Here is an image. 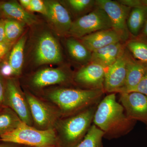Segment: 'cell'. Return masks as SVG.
Segmentation results:
<instances>
[{
    "label": "cell",
    "instance_id": "d6986e66",
    "mask_svg": "<svg viewBox=\"0 0 147 147\" xmlns=\"http://www.w3.org/2000/svg\"><path fill=\"white\" fill-rule=\"evenodd\" d=\"M147 20V6H140L131 9L127 20L129 33L132 37L141 34Z\"/></svg>",
    "mask_w": 147,
    "mask_h": 147
},
{
    "label": "cell",
    "instance_id": "83f0119b",
    "mask_svg": "<svg viewBox=\"0 0 147 147\" xmlns=\"http://www.w3.org/2000/svg\"><path fill=\"white\" fill-rule=\"evenodd\" d=\"M131 92H138L147 96V70L139 84Z\"/></svg>",
    "mask_w": 147,
    "mask_h": 147
},
{
    "label": "cell",
    "instance_id": "4fadbf2b",
    "mask_svg": "<svg viewBox=\"0 0 147 147\" xmlns=\"http://www.w3.org/2000/svg\"><path fill=\"white\" fill-rule=\"evenodd\" d=\"M81 42L92 52L105 46L121 42V38L113 29L102 30L83 37Z\"/></svg>",
    "mask_w": 147,
    "mask_h": 147
},
{
    "label": "cell",
    "instance_id": "74e56055",
    "mask_svg": "<svg viewBox=\"0 0 147 147\" xmlns=\"http://www.w3.org/2000/svg\"><path fill=\"white\" fill-rule=\"evenodd\" d=\"M53 147V146H41V147Z\"/></svg>",
    "mask_w": 147,
    "mask_h": 147
},
{
    "label": "cell",
    "instance_id": "9a60e30c",
    "mask_svg": "<svg viewBox=\"0 0 147 147\" xmlns=\"http://www.w3.org/2000/svg\"><path fill=\"white\" fill-rule=\"evenodd\" d=\"M70 76L59 69L46 68L37 72L33 76L32 84L35 88L62 84L69 81Z\"/></svg>",
    "mask_w": 147,
    "mask_h": 147
},
{
    "label": "cell",
    "instance_id": "e575fe53",
    "mask_svg": "<svg viewBox=\"0 0 147 147\" xmlns=\"http://www.w3.org/2000/svg\"><path fill=\"white\" fill-rule=\"evenodd\" d=\"M141 34L147 37V21H146V23H145L144 26L143 30H142Z\"/></svg>",
    "mask_w": 147,
    "mask_h": 147
},
{
    "label": "cell",
    "instance_id": "f35d334b",
    "mask_svg": "<svg viewBox=\"0 0 147 147\" xmlns=\"http://www.w3.org/2000/svg\"><path fill=\"white\" fill-rule=\"evenodd\" d=\"M1 13H0V17H1Z\"/></svg>",
    "mask_w": 147,
    "mask_h": 147
},
{
    "label": "cell",
    "instance_id": "f546056e",
    "mask_svg": "<svg viewBox=\"0 0 147 147\" xmlns=\"http://www.w3.org/2000/svg\"><path fill=\"white\" fill-rule=\"evenodd\" d=\"M118 2L122 4L131 9L144 5V1L139 0H121L118 1Z\"/></svg>",
    "mask_w": 147,
    "mask_h": 147
},
{
    "label": "cell",
    "instance_id": "277c9868",
    "mask_svg": "<svg viewBox=\"0 0 147 147\" xmlns=\"http://www.w3.org/2000/svg\"><path fill=\"white\" fill-rule=\"evenodd\" d=\"M0 141L34 147L59 144L57 134L53 128L38 129L23 122L13 131L1 135Z\"/></svg>",
    "mask_w": 147,
    "mask_h": 147
},
{
    "label": "cell",
    "instance_id": "52a82bcc",
    "mask_svg": "<svg viewBox=\"0 0 147 147\" xmlns=\"http://www.w3.org/2000/svg\"><path fill=\"white\" fill-rule=\"evenodd\" d=\"M5 94L4 106L11 109L24 123L31 126L32 118L26 96H24L15 80H6Z\"/></svg>",
    "mask_w": 147,
    "mask_h": 147
},
{
    "label": "cell",
    "instance_id": "7a4b0ae2",
    "mask_svg": "<svg viewBox=\"0 0 147 147\" xmlns=\"http://www.w3.org/2000/svg\"><path fill=\"white\" fill-rule=\"evenodd\" d=\"M103 90L61 88L48 93V98L64 117L72 115L98 105L105 94Z\"/></svg>",
    "mask_w": 147,
    "mask_h": 147
},
{
    "label": "cell",
    "instance_id": "7402d4cb",
    "mask_svg": "<svg viewBox=\"0 0 147 147\" xmlns=\"http://www.w3.org/2000/svg\"><path fill=\"white\" fill-rule=\"evenodd\" d=\"M26 37H21L13 46L10 53L8 63L13 70V75L21 74L24 60V50Z\"/></svg>",
    "mask_w": 147,
    "mask_h": 147
},
{
    "label": "cell",
    "instance_id": "ac0fdd59",
    "mask_svg": "<svg viewBox=\"0 0 147 147\" xmlns=\"http://www.w3.org/2000/svg\"><path fill=\"white\" fill-rule=\"evenodd\" d=\"M125 48L121 42L105 46L92 53L90 61L107 68L114 63Z\"/></svg>",
    "mask_w": 147,
    "mask_h": 147
},
{
    "label": "cell",
    "instance_id": "ba28073f",
    "mask_svg": "<svg viewBox=\"0 0 147 147\" xmlns=\"http://www.w3.org/2000/svg\"><path fill=\"white\" fill-rule=\"evenodd\" d=\"M130 53L126 47L116 61L106 69L104 90L108 93H120L125 84L127 66Z\"/></svg>",
    "mask_w": 147,
    "mask_h": 147
},
{
    "label": "cell",
    "instance_id": "1f68e13d",
    "mask_svg": "<svg viewBox=\"0 0 147 147\" xmlns=\"http://www.w3.org/2000/svg\"><path fill=\"white\" fill-rule=\"evenodd\" d=\"M0 73L3 77H9L13 75V70L9 63L5 64L2 66L0 69Z\"/></svg>",
    "mask_w": 147,
    "mask_h": 147
},
{
    "label": "cell",
    "instance_id": "cb8c5ba5",
    "mask_svg": "<svg viewBox=\"0 0 147 147\" xmlns=\"http://www.w3.org/2000/svg\"><path fill=\"white\" fill-rule=\"evenodd\" d=\"M104 136V133L92 124L84 139L75 147H103Z\"/></svg>",
    "mask_w": 147,
    "mask_h": 147
},
{
    "label": "cell",
    "instance_id": "ffe728a7",
    "mask_svg": "<svg viewBox=\"0 0 147 147\" xmlns=\"http://www.w3.org/2000/svg\"><path fill=\"white\" fill-rule=\"evenodd\" d=\"M125 47L137 60L147 65V37L142 34L131 36L126 41Z\"/></svg>",
    "mask_w": 147,
    "mask_h": 147
},
{
    "label": "cell",
    "instance_id": "2e32d148",
    "mask_svg": "<svg viewBox=\"0 0 147 147\" xmlns=\"http://www.w3.org/2000/svg\"><path fill=\"white\" fill-rule=\"evenodd\" d=\"M0 13L7 19H13L25 25L31 26L36 23V16L26 11L17 2H0Z\"/></svg>",
    "mask_w": 147,
    "mask_h": 147
},
{
    "label": "cell",
    "instance_id": "8992f818",
    "mask_svg": "<svg viewBox=\"0 0 147 147\" xmlns=\"http://www.w3.org/2000/svg\"><path fill=\"white\" fill-rule=\"evenodd\" d=\"M95 3L107 13L112 29L120 36L122 41L126 42L130 39L131 36L127 28V20L131 9L111 0H96Z\"/></svg>",
    "mask_w": 147,
    "mask_h": 147
},
{
    "label": "cell",
    "instance_id": "3957f363",
    "mask_svg": "<svg viewBox=\"0 0 147 147\" xmlns=\"http://www.w3.org/2000/svg\"><path fill=\"white\" fill-rule=\"evenodd\" d=\"M97 105L58 120L55 125L61 147H75L82 141L93 124Z\"/></svg>",
    "mask_w": 147,
    "mask_h": 147
},
{
    "label": "cell",
    "instance_id": "4dcf8cb0",
    "mask_svg": "<svg viewBox=\"0 0 147 147\" xmlns=\"http://www.w3.org/2000/svg\"><path fill=\"white\" fill-rule=\"evenodd\" d=\"M12 45L6 42H0V61L7 55Z\"/></svg>",
    "mask_w": 147,
    "mask_h": 147
},
{
    "label": "cell",
    "instance_id": "4316f807",
    "mask_svg": "<svg viewBox=\"0 0 147 147\" xmlns=\"http://www.w3.org/2000/svg\"><path fill=\"white\" fill-rule=\"evenodd\" d=\"M29 10L38 12L47 17V7L45 2L40 0H31Z\"/></svg>",
    "mask_w": 147,
    "mask_h": 147
},
{
    "label": "cell",
    "instance_id": "d590c367",
    "mask_svg": "<svg viewBox=\"0 0 147 147\" xmlns=\"http://www.w3.org/2000/svg\"><path fill=\"white\" fill-rule=\"evenodd\" d=\"M0 147H14L9 145L0 144Z\"/></svg>",
    "mask_w": 147,
    "mask_h": 147
},
{
    "label": "cell",
    "instance_id": "8fae6325",
    "mask_svg": "<svg viewBox=\"0 0 147 147\" xmlns=\"http://www.w3.org/2000/svg\"><path fill=\"white\" fill-rule=\"evenodd\" d=\"M120 94V102L129 118L147 123V96L138 92Z\"/></svg>",
    "mask_w": 147,
    "mask_h": 147
},
{
    "label": "cell",
    "instance_id": "e0dca14e",
    "mask_svg": "<svg viewBox=\"0 0 147 147\" xmlns=\"http://www.w3.org/2000/svg\"><path fill=\"white\" fill-rule=\"evenodd\" d=\"M147 70V65L137 60L130 53L127 66L125 84L120 93L131 92L139 84Z\"/></svg>",
    "mask_w": 147,
    "mask_h": 147
},
{
    "label": "cell",
    "instance_id": "484cf974",
    "mask_svg": "<svg viewBox=\"0 0 147 147\" xmlns=\"http://www.w3.org/2000/svg\"><path fill=\"white\" fill-rule=\"evenodd\" d=\"M67 1L71 8L77 11L85 10L94 2L91 0H69Z\"/></svg>",
    "mask_w": 147,
    "mask_h": 147
},
{
    "label": "cell",
    "instance_id": "7c38bea8",
    "mask_svg": "<svg viewBox=\"0 0 147 147\" xmlns=\"http://www.w3.org/2000/svg\"><path fill=\"white\" fill-rule=\"evenodd\" d=\"M106 69L99 64L90 62L76 72L74 80L85 89L104 90Z\"/></svg>",
    "mask_w": 147,
    "mask_h": 147
},
{
    "label": "cell",
    "instance_id": "5b68a950",
    "mask_svg": "<svg viewBox=\"0 0 147 147\" xmlns=\"http://www.w3.org/2000/svg\"><path fill=\"white\" fill-rule=\"evenodd\" d=\"M110 29H112L110 18L103 9L98 7L72 22L68 34L81 38L93 33Z\"/></svg>",
    "mask_w": 147,
    "mask_h": 147
},
{
    "label": "cell",
    "instance_id": "603a6c76",
    "mask_svg": "<svg viewBox=\"0 0 147 147\" xmlns=\"http://www.w3.org/2000/svg\"><path fill=\"white\" fill-rule=\"evenodd\" d=\"M66 45L69 55L75 60L81 62L90 61L92 53L81 42L74 38H69Z\"/></svg>",
    "mask_w": 147,
    "mask_h": 147
},
{
    "label": "cell",
    "instance_id": "6da1fadb",
    "mask_svg": "<svg viewBox=\"0 0 147 147\" xmlns=\"http://www.w3.org/2000/svg\"><path fill=\"white\" fill-rule=\"evenodd\" d=\"M116 94L109 93L98 104L93 120L94 125L104 133V138H118L132 130L136 121L129 118L123 106L117 101Z\"/></svg>",
    "mask_w": 147,
    "mask_h": 147
},
{
    "label": "cell",
    "instance_id": "5bb4252c",
    "mask_svg": "<svg viewBox=\"0 0 147 147\" xmlns=\"http://www.w3.org/2000/svg\"><path fill=\"white\" fill-rule=\"evenodd\" d=\"M45 3L47 9V18L59 31L68 34L72 21L67 10L57 1H49Z\"/></svg>",
    "mask_w": 147,
    "mask_h": 147
},
{
    "label": "cell",
    "instance_id": "30bf717a",
    "mask_svg": "<svg viewBox=\"0 0 147 147\" xmlns=\"http://www.w3.org/2000/svg\"><path fill=\"white\" fill-rule=\"evenodd\" d=\"M37 64L59 63L62 60L60 47L56 38L49 32L43 33L37 42L34 54Z\"/></svg>",
    "mask_w": 147,
    "mask_h": 147
},
{
    "label": "cell",
    "instance_id": "9c48e42d",
    "mask_svg": "<svg viewBox=\"0 0 147 147\" xmlns=\"http://www.w3.org/2000/svg\"><path fill=\"white\" fill-rule=\"evenodd\" d=\"M33 120L40 129L53 128L61 115L60 111H56L34 96L25 94Z\"/></svg>",
    "mask_w": 147,
    "mask_h": 147
},
{
    "label": "cell",
    "instance_id": "d6a6232c",
    "mask_svg": "<svg viewBox=\"0 0 147 147\" xmlns=\"http://www.w3.org/2000/svg\"><path fill=\"white\" fill-rule=\"evenodd\" d=\"M4 25L5 19H0V42L7 43L5 33Z\"/></svg>",
    "mask_w": 147,
    "mask_h": 147
},
{
    "label": "cell",
    "instance_id": "8d00e7d4",
    "mask_svg": "<svg viewBox=\"0 0 147 147\" xmlns=\"http://www.w3.org/2000/svg\"><path fill=\"white\" fill-rule=\"evenodd\" d=\"M144 3L145 5H146L147 6V0H145V1H144Z\"/></svg>",
    "mask_w": 147,
    "mask_h": 147
},
{
    "label": "cell",
    "instance_id": "f1b7e54d",
    "mask_svg": "<svg viewBox=\"0 0 147 147\" xmlns=\"http://www.w3.org/2000/svg\"><path fill=\"white\" fill-rule=\"evenodd\" d=\"M6 81L0 73V108L4 106L5 94Z\"/></svg>",
    "mask_w": 147,
    "mask_h": 147
},
{
    "label": "cell",
    "instance_id": "d4e9b609",
    "mask_svg": "<svg viewBox=\"0 0 147 147\" xmlns=\"http://www.w3.org/2000/svg\"><path fill=\"white\" fill-rule=\"evenodd\" d=\"M25 25L13 19H5V33L7 43L11 45L13 44L23 32Z\"/></svg>",
    "mask_w": 147,
    "mask_h": 147
},
{
    "label": "cell",
    "instance_id": "44dd1931",
    "mask_svg": "<svg viewBox=\"0 0 147 147\" xmlns=\"http://www.w3.org/2000/svg\"><path fill=\"white\" fill-rule=\"evenodd\" d=\"M23 122L14 111L6 106L0 108V136L13 131Z\"/></svg>",
    "mask_w": 147,
    "mask_h": 147
},
{
    "label": "cell",
    "instance_id": "836d02e7",
    "mask_svg": "<svg viewBox=\"0 0 147 147\" xmlns=\"http://www.w3.org/2000/svg\"><path fill=\"white\" fill-rule=\"evenodd\" d=\"M21 5L24 8L28 10L30 4L31 0H20L19 1Z\"/></svg>",
    "mask_w": 147,
    "mask_h": 147
}]
</instances>
